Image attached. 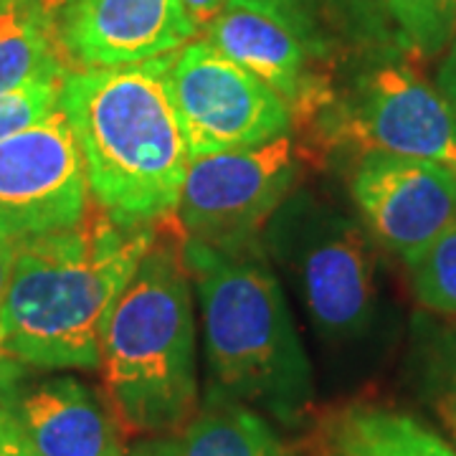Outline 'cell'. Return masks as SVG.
Wrapping results in <instances>:
<instances>
[{
  "label": "cell",
  "instance_id": "25",
  "mask_svg": "<svg viewBox=\"0 0 456 456\" xmlns=\"http://www.w3.org/2000/svg\"><path fill=\"white\" fill-rule=\"evenodd\" d=\"M11 261H13V241H8L0 233V312H3L5 287H8V277H11ZM0 358H3V327H0Z\"/></svg>",
  "mask_w": 456,
  "mask_h": 456
},
{
  "label": "cell",
  "instance_id": "21",
  "mask_svg": "<svg viewBox=\"0 0 456 456\" xmlns=\"http://www.w3.org/2000/svg\"><path fill=\"white\" fill-rule=\"evenodd\" d=\"M0 456H44L3 406H0Z\"/></svg>",
  "mask_w": 456,
  "mask_h": 456
},
{
  "label": "cell",
  "instance_id": "11",
  "mask_svg": "<svg viewBox=\"0 0 456 456\" xmlns=\"http://www.w3.org/2000/svg\"><path fill=\"white\" fill-rule=\"evenodd\" d=\"M206 41L269 84L292 112L317 110L330 99L312 71L317 41L297 0H226L206 28Z\"/></svg>",
  "mask_w": 456,
  "mask_h": 456
},
{
  "label": "cell",
  "instance_id": "7",
  "mask_svg": "<svg viewBox=\"0 0 456 456\" xmlns=\"http://www.w3.org/2000/svg\"><path fill=\"white\" fill-rule=\"evenodd\" d=\"M170 89L191 160L261 147L292 127L287 99L206 38L175 53Z\"/></svg>",
  "mask_w": 456,
  "mask_h": 456
},
{
  "label": "cell",
  "instance_id": "22",
  "mask_svg": "<svg viewBox=\"0 0 456 456\" xmlns=\"http://www.w3.org/2000/svg\"><path fill=\"white\" fill-rule=\"evenodd\" d=\"M439 94L449 104V110L456 119V36L452 38V46L446 59L441 61L439 69Z\"/></svg>",
  "mask_w": 456,
  "mask_h": 456
},
{
  "label": "cell",
  "instance_id": "16",
  "mask_svg": "<svg viewBox=\"0 0 456 456\" xmlns=\"http://www.w3.org/2000/svg\"><path fill=\"white\" fill-rule=\"evenodd\" d=\"M66 71L53 13L31 0H0V94Z\"/></svg>",
  "mask_w": 456,
  "mask_h": 456
},
{
  "label": "cell",
  "instance_id": "26",
  "mask_svg": "<svg viewBox=\"0 0 456 456\" xmlns=\"http://www.w3.org/2000/svg\"><path fill=\"white\" fill-rule=\"evenodd\" d=\"M31 3H36V5L44 8V11H49V13H56L59 8H64L69 0H31Z\"/></svg>",
  "mask_w": 456,
  "mask_h": 456
},
{
  "label": "cell",
  "instance_id": "18",
  "mask_svg": "<svg viewBox=\"0 0 456 456\" xmlns=\"http://www.w3.org/2000/svg\"><path fill=\"white\" fill-rule=\"evenodd\" d=\"M421 386L456 446V325L436 330L426 345Z\"/></svg>",
  "mask_w": 456,
  "mask_h": 456
},
{
  "label": "cell",
  "instance_id": "5",
  "mask_svg": "<svg viewBox=\"0 0 456 456\" xmlns=\"http://www.w3.org/2000/svg\"><path fill=\"white\" fill-rule=\"evenodd\" d=\"M261 241L322 340L350 345L370 332L378 307L375 264L353 218L299 191L269 218Z\"/></svg>",
  "mask_w": 456,
  "mask_h": 456
},
{
  "label": "cell",
  "instance_id": "23",
  "mask_svg": "<svg viewBox=\"0 0 456 456\" xmlns=\"http://www.w3.org/2000/svg\"><path fill=\"white\" fill-rule=\"evenodd\" d=\"M224 3H226V0H180L183 11H185L188 18L193 20V26H196L198 31L211 26L213 18L221 13Z\"/></svg>",
  "mask_w": 456,
  "mask_h": 456
},
{
  "label": "cell",
  "instance_id": "3",
  "mask_svg": "<svg viewBox=\"0 0 456 456\" xmlns=\"http://www.w3.org/2000/svg\"><path fill=\"white\" fill-rule=\"evenodd\" d=\"M211 383L294 428L314 408V373L264 241L218 248L183 236Z\"/></svg>",
  "mask_w": 456,
  "mask_h": 456
},
{
  "label": "cell",
  "instance_id": "14",
  "mask_svg": "<svg viewBox=\"0 0 456 456\" xmlns=\"http://www.w3.org/2000/svg\"><path fill=\"white\" fill-rule=\"evenodd\" d=\"M317 456H456V449L411 413L353 403L320 424Z\"/></svg>",
  "mask_w": 456,
  "mask_h": 456
},
{
  "label": "cell",
  "instance_id": "19",
  "mask_svg": "<svg viewBox=\"0 0 456 456\" xmlns=\"http://www.w3.org/2000/svg\"><path fill=\"white\" fill-rule=\"evenodd\" d=\"M408 44L424 56H436L456 36V0H388Z\"/></svg>",
  "mask_w": 456,
  "mask_h": 456
},
{
  "label": "cell",
  "instance_id": "9",
  "mask_svg": "<svg viewBox=\"0 0 456 456\" xmlns=\"http://www.w3.org/2000/svg\"><path fill=\"white\" fill-rule=\"evenodd\" d=\"M332 137L368 152H388L446 165L456 173V119L439 92L406 66L362 77L332 114Z\"/></svg>",
  "mask_w": 456,
  "mask_h": 456
},
{
  "label": "cell",
  "instance_id": "2",
  "mask_svg": "<svg viewBox=\"0 0 456 456\" xmlns=\"http://www.w3.org/2000/svg\"><path fill=\"white\" fill-rule=\"evenodd\" d=\"M175 53L119 69L66 71L59 110L79 145L89 193L122 226L178 211L191 150L170 89Z\"/></svg>",
  "mask_w": 456,
  "mask_h": 456
},
{
  "label": "cell",
  "instance_id": "20",
  "mask_svg": "<svg viewBox=\"0 0 456 456\" xmlns=\"http://www.w3.org/2000/svg\"><path fill=\"white\" fill-rule=\"evenodd\" d=\"M64 74H49L0 94V142L26 130L59 107Z\"/></svg>",
  "mask_w": 456,
  "mask_h": 456
},
{
  "label": "cell",
  "instance_id": "4",
  "mask_svg": "<svg viewBox=\"0 0 456 456\" xmlns=\"http://www.w3.org/2000/svg\"><path fill=\"white\" fill-rule=\"evenodd\" d=\"M196 338L183 239L158 233L102 332L104 395L127 434L175 436L193 419Z\"/></svg>",
  "mask_w": 456,
  "mask_h": 456
},
{
  "label": "cell",
  "instance_id": "12",
  "mask_svg": "<svg viewBox=\"0 0 456 456\" xmlns=\"http://www.w3.org/2000/svg\"><path fill=\"white\" fill-rule=\"evenodd\" d=\"M350 193L370 233L406 264L456 218V173L434 160L368 152Z\"/></svg>",
  "mask_w": 456,
  "mask_h": 456
},
{
  "label": "cell",
  "instance_id": "6",
  "mask_svg": "<svg viewBox=\"0 0 456 456\" xmlns=\"http://www.w3.org/2000/svg\"><path fill=\"white\" fill-rule=\"evenodd\" d=\"M299 170L289 134L261 147L196 158L175 211L180 226L188 239L218 248L261 241L269 218L294 193Z\"/></svg>",
  "mask_w": 456,
  "mask_h": 456
},
{
  "label": "cell",
  "instance_id": "24",
  "mask_svg": "<svg viewBox=\"0 0 456 456\" xmlns=\"http://www.w3.org/2000/svg\"><path fill=\"white\" fill-rule=\"evenodd\" d=\"M127 456H180L178 436H147L134 444Z\"/></svg>",
  "mask_w": 456,
  "mask_h": 456
},
{
  "label": "cell",
  "instance_id": "15",
  "mask_svg": "<svg viewBox=\"0 0 456 456\" xmlns=\"http://www.w3.org/2000/svg\"><path fill=\"white\" fill-rule=\"evenodd\" d=\"M178 436L180 456H289L274 426L221 386L208 383Z\"/></svg>",
  "mask_w": 456,
  "mask_h": 456
},
{
  "label": "cell",
  "instance_id": "13",
  "mask_svg": "<svg viewBox=\"0 0 456 456\" xmlns=\"http://www.w3.org/2000/svg\"><path fill=\"white\" fill-rule=\"evenodd\" d=\"M198 28L180 0H69L56 20L64 59L119 69L183 49Z\"/></svg>",
  "mask_w": 456,
  "mask_h": 456
},
{
  "label": "cell",
  "instance_id": "10",
  "mask_svg": "<svg viewBox=\"0 0 456 456\" xmlns=\"http://www.w3.org/2000/svg\"><path fill=\"white\" fill-rule=\"evenodd\" d=\"M0 406L44 456H127L122 428L104 393L74 375H51L0 358Z\"/></svg>",
  "mask_w": 456,
  "mask_h": 456
},
{
  "label": "cell",
  "instance_id": "1",
  "mask_svg": "<svg viewBox=\"0 0 456 456\" xmlns=\"http://www.w3.org/2000/svg\"><path fill=\"white\" fill-rule=\"evenodd\" d=\"M155 239L158 224L122 226L102 211L13 241L3 358L44 370H99L104 325Z\"/></svg>",
  "mask_w": 456,
  "mask_h": 456
},
{
  "label": "cell",
  "instance_id": "8",
  "mask_svg": "<svg viewBox=\"0 0 456 456\" xmlns=\"http://www.w3.org/2000/svg\"><path fill=\"white\" fill-rule=\"evenodd\" d=\"M86 208L82 152L59 107L0 142V233L8 241L77 226Z\"/></svg>",
  "mask_w": 456,
  "mask_h": 456
},
{
  "label": "cell",
  "instance_id": "17",
  "mask_svg": "<svg viewBox=\"0 0 456 456\" xmlns=\"http://www.w3.org/2000/svg\"><path fill=\"white\" fill-rule=\"evenodd\" d=\"M416 302L436 314H456V218L406 264Z\"/></svg>",
  "mask_w": 456,
  "mask_h": 456
}]
</instances>
